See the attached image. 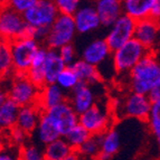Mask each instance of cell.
I'll return each instance as SVG.
<instances>
[{"instance_id": "1", "label": "cell", "mask_w": 160, "mask_h": 160, "mask_svg": "<svg viewBox=\"0 0 160 160\" xmlns=\"http://www.w3.org/2000/svg\"><path fill=\"white\" fill-rule=\"evenodd\" d=\"M160 82V58L157 52L149 53L124 78L126 90L149 95Z\"/></svg>"}, {"instance_id": "2", "label": "cell", "mask_w": 160, "mask_h": 160, "mask_svg": "<svg viewBox=\"0 0 160 160\" xmlns=\"http://www.w3.org/2000/svg\"><path fill=\"white\" fill-rule=\"evenodd\" d=\"M152 101L149 95L139 94L127 90L120 96L115 98L111 105L114 118L133 119L138 121H147L151 110Z\"/></svg>"}, {"instance_id": "3", "label": "cell", "mask_w": 160, "mask_h": 160, "mask_svg": "<svg viewBox=\"0 0 160 160\" xmlns=\"http://www.w3.org/2000/svg\"><path fill=\"white\" fill-rule=\"evenodd\" d=\"M149 53L147 48L136 38L112 52L111 63L117 76L126 78L131 69Z\"/></svg>"}, {"instance_id": "4", "label": "cell", "mask_w": 160, "mask_h": 160, "mask_svg": "<svg viewBox=\"0 0 160 160\" xmlns=\"http://www.w3.org/2000/svg\"><path fill=\"white\" fill-rule=\"evenodd\" d=\"M5 86L7 98L12 100L19 107H26L37 104L39 99L40 88L27 78L26 74H13Z\"/></svg>"}, {"instance_id": "5", "label": "cell", "mask_w": 160, "mask_h": 160, "mask_svg": "<svg viewBox=\"0 0 160 160\" xmlns=\"http://www.w3.org/2000/svg\"><path fill=\"white\" fill-rule=\"evenodd\" d=\"M76 35L78 30L72 15L59 13V16L48 29L44 44L45 47L49 49L58 51L63 46L73 44Z\"/></svg>"}, {"instance_id": "6", "label": "cell", "mask_w": 160, "mask_h": 160, "mask_svg": "<svg viewBox=\"0 0 160 160\" xmlns=\"http://www.w3.org/2000/svg\"><path fill=\"white\" fill-rule=\"evenodd\" d=\"M115 118L111 105L98 102L86 112L78 115V123L83 126L92 136H101L110 128H112Z\"/></svg>"}, {"instance_id": "7", "label": "cell", "mask_w": 160, "mask_h": 160, "mask_svg": "<svg viewBox=\"0 0 160 160\" xmlns=\"http://www.w3.org/2000/svg\"><path fill=\"white\" fill-rule=\"evenodd\" d=\"M27 26L24 16L10 8L7 3L0 2V40L11 43L27 36Z\"/></svg>"}, {"instance_id": "8", "label": "cell", "mask_w": 160, "mask_h": 160, "mask_svg": "<svg viewBox=\"0 0 160 160\" xmlns=\"http://www.w3.org/2000/svg\"><path fill=\"white\" fill-rule=\"evenodd\" d=\"M40 42L30 37H20L10 43L15 74H26L36 54L42 47Z\"/></svg>"}, {"instance_id": "9", "label": "cell", "mask_w": 160, "mask_h": 160, "mask_svg": "<svg viewBox=\"0 0 160 160\" xmlns=\"http://www.w3.org/2000/svg\"><path fill=\"white\" fill-rule=\"evenodd\" d=\"M59 13L61 12L53 0H39L22 16L27 26L30 28L48 30Z\"/></svg>"}, {"instance_id": "10", "label": "cell", "mask_w": 160, "mask_h": 160, "mask_svg": "<svg viewBox=\"0 0 160 160\" xmlns=\"http://www.w3.org/2000/svg\"><path fill=\"white\" fill-rule=\"evenodd\" d=\"M136 22H137L134 19L123 13L120 18L117 19L109 27L104 39L107 40V43L109 44L112 52L128 43L129 40L134 37Z\"/></svg>"}, {"instance_id": "11", "label": "cell", "mask_w": 160, "mask_h": 160, "mask_svg": "<svg viewBox=\"0 0 160 160\" xmlns=\"http://www.w3.org/2000/svg\"><path fill=\"white\" fill-rule=\"evenodd\" d=\"M73 19L78 34L80 35L91 34L103 27L93 2L88 0H84V2L82 1L78 10L73 13Z\"/></svg>"}, {"instance_id": "12", "label": "cell", "mask_w": 160, "mask_h": 160, "mask_svg": "<svg viewBox=\"0 0 160 160\" xmlns=\"http://www.w3.org/2000/svg\"><path fill=\"white\" fill-rule=\"evenodd\" d=\"M149 52H157L160 42V22L151 17L141 19L136 22L134 37Z\"/></svg>"}, {"instance_id": "13", "label": "cell", "mask_w": 160, "mask_h": 160, "mask_svg": "<svg viewBox=\"0 0 160 160\" xmlns=\"http://www.w3.org/2000/svg\"><path fill=\"white\" fill-rule=\"evenodd\" d=\"M43 112H45L51 118L54 124L58 129L62 137H64L71 129L78 124V114L74 111L68 101L63 102L56 107L43 111Z\"/></svg>"}, {"instance_id": "14", "label": "cell", "mask_w": 160, "mask_h": 160, "mask_svg": "<svg viewBox=\"0 0 160 160\" xmlns=\"http://www.w3.org/2000/svg\"><path fill=\"white\" fill-rule=\"evenodd\" d=\"M67 101L78 115L86 112L99 102L94 85L81 82L67 94Z\"/></svg>"}, {"instance_id": "15", "label": "cell", "mask_w": 160, "mask_h": 160, "mask_svg": "<svg viewBox=\"0 0 160 160\" xmlns=\"http://www.w3.org/2000/svg\"><path fill=\"white\" fill-rule=\"evenodd\" d=\"M112 56V49L104 38H95L88 42L81 52V59L88 62L93 66L100 67L104 65Z\"/></svg>"}, {"instance_id": "16", "label": "cell", "mask_w": 160, "mask_h": 160, "mask_svg": "<svg viewBox=\"0 0 160 160\" xmlns=\"http://www.w3.org/2000/svg\"><path fill=\"white\" fill-rule=\"evenodd\" d=\"M99 15L102 26L109 28L123 13L122 0H91Z\"/></svg>"}, {"instance_id": "17", "label": "cell", "mask_w": 160, "mask_h": 160, "mask_svg": "<svg viewBox=\"0 0 160 160\" xmlns=\"http://www.w3.org/2000/svg\"><path fill=\"white\" fill-rule=\"evenodd\" d=\"M121 134L115 127L110 128L100 136V155L98 160H110L120 151Z\"/></svg>"}, {"instance_id": "18", "label": "cell", "mask_w": 160, "mask_h": 160, "mask_svg": "<svg viewBox=\"0 0 160 160\" xmlns=\"http://www.w3.org/2000/svg\"><path fill=\"white\" fill-rule=\"evenodd\" d=\"M65 101H67V93L63 91L56 83H54L46 84L40 88L37 105L43 111H46Z\"/></svg>"}, {"instance_id": "19", "label": "cell", "mask_w": 160, "mask_h": 160, "mask_svg": "<svg viewBox=\"0 0 160 160\" xmlns=\"http://www.w3.org/2000/svg\"><path fill=\"white\" fill-rule=\"evenodd\" d=\"M42 114H43V110L40 109L37 104L20 107L16 126L22 129L29 136H32L38 126Z\"/></svg>"}, {"instance_id": "20", "label": "cell", "mask_w": 160, "mask_h": 160, "mask_svg": "<svg viewBox=\"0 0 160 160\" xmlns=\"http://www.w3.org/2000/svg\"><path fill=\"white\" fill-rule=\"evenodd\" d=\"M32 136L35 137L37 143L40 146H46V144L62 138L58 129L56 128L52 119L45 112H43V114L40 117L38 126L32 133Z\"/></svg>"}, {"instance_id": "21", "label": "cell", "mask_w": 160, "mask_h": 160, "mask_svg": "<svg viewBox=\"0 0 160 160\" xmlns=\"http://www.w3.org/2000/svg\"><path fill=\"white\" fill-rule=\"evenodd\" d=\"M158 0H122L123 12L136 22L150 17L152 7Z\"/></svg>"}, {"instance_id": "22", "label": "cell", "mask_w": 160, "mask_h": 160, "mask_svg": "<svg viewBox=\"0 0 160 160\" xmlns=\"http://www.w3.org/2000/svg\"><path fill=\"white\" fill-rule=\"evenodd\" d=\"M47 48V47H46ZM66 67L65 63L59 56L58 51L55 49H49L47 48V54L45 58V82L46 84H54L56 83V80L58 75L62 73V71Z\"/></svg>"}, {"instance_id": "23", "label": "cell", "mask_w": 160, "mask_h": 160, "mask_svg": "<svg viewBox=\"0 0 160 160\" xmlns=\"http://www.w3.org/2000/svg\"><path fill=\"white\" fill-rule=\"evenodd\" d=\"M71 67L74 69V72L76 73L81 83L96 85L98 83L102 81V75L100 69L93 65L88 64V62L83 61V59L78 58Z\"/></svg>"}, {"instance_id": "24", "label": "cell", "mask_w": 160, "mask_h": 160, "mask_svg": "<svg viewBox=\"0 0 160 160\" xmlns=\"http://www.w3.org/2000/svg\"><path fill=\"white\" fill-rule=\"evenodd\" d=\"M46 54H47V48H46L45 46H42V47L39 48L38 53L36 54L34 61H32V66L29 67L28 72L26 73L27 78L40 88H43L44 85H46L45 68H44Z\"/></svg>"}, {"instance_id": "25", "label": "cell", "mask_w": 160, "mask_h": 160, "mask_svg": "<svg viewBox=\"0 0 160 160\" xmlns=\"http://www.w3.org/2000/svg\"><path fill=\"white\" fill-rule=\"evenodd\" d=\"M18 104L15 103L11 99L7 98L0 105V129L9 131L17 124V118L19 113Z\"/></svg>"}, {"instance_id": "26", "label": "cell", "mask_w": 160, "mask_h": 160, "mask_svg": "<svg viewBox=\"0 0 160 160\" xmlns=\"http://www.w3.org/2000/svg\"><path fill=\"white\" fill-rule=\"evenodd\" d=\"M73 151L75 150H73V148L67 143L63 137L44 146L45 160H64Z\"/></svg>"}, {"instance_id": "27", "label": "cell", "mask_w": 160, "mask_h": 160, "mask_svg": "<svg viewBox=\"0 0 160 160\" xmlns=\"http://www.w3.org/2000/svg\"><path fill=\"white\" fill-rule=\"evenodd\" d=\"M15 74L10 43L0 44V81H6Z\"/></svg>"}, {"instance_id": "28", "label": "cell", "mask_w": 160, "mask_h": 160, "mask_svg": "<svg viewBox=\"0 0 160 160\" xmlns=\"http://www.w3.org/2000/svg\"><path fill=\"white\" fill-rule=\"evenodd\" d=\"M147 127L149 133L160 149V102H152L151 110L147 118Z\"/></svg>"}, {"instance_id": "29", "label": "cell", "mask_w": 160, "mask_h": 160, "mask_svg": "<svg viewBox=\"0 0 160 160\" xmlns=\"http://www.w3.org/2000/svg\"><path fill=\"white\" fill-rule=\"evenodd\" d=\"M76 152L82 160H98L100 155V136H91Z\"/></svg>"}, {"instance_id": "30", "label": "cell", "mask_w": 160, "mask_h": 160, "mask_svg": "<svg viewBox=\"0 0 160 160\" xmlns=\"http://www.w3.org/2000/svg\"><path fill=\"white\" fill-rule=\"evenodd\" d=\"M91 136L92 134L90 133L84 127L81 126L80 123H78V124H76L73 129H71L63 138H64L67 141V143L73 148V150L76 151Z\"/></svg>"}, {"instance_id": "31", "label": "cell", "mask_w": 160, "mask_h": 160, "mask_svg": "<svg viewBox=\"0 0 160 160\" xmlns=\"http://www.w3.org/2000/svg\"><path fill=\"white\" fill-rule=\"evenodd\" d=\"M78 83H80V80H78V75L71 66L65 67L56 80L57 85L67 94L72 91L73 88H75V86L78 85Z\"/></svg>"}, {"instance_id": "32", "label": "cell", "mask_w": 160, "mask_h": 160, "mask_svg": "<svg viewBox=\"0 0 160 160\" xmlns=\"http://www.w3.org/2000/svg\"><path fill=\"white\" fill-rule=\"evenodd\" d=\"M19 160H45L44 148L38 143L28 141L19 148Z\"/></svg>"}, {"instance_id": "33", "label": "cell", "mask_w": 160, "mask_h": 160, "mask_svg": "<svg viewBox=\"0 0 160 160\" xmlns=\"http://www.w3.org/2000/svg\"><path fill=\"white\" fill-rule=\"evenodd\" d=\"M7 136H8V143L9 146L15 148H22L24 144H26L29 141V134L26 133L22 129H20L19 127H13L12 129H10L9 131H7Z\"/></svg>"}, {"instance_id": "34", "label": "cell", "mask_w": 160, "mask_h": 160, "mask_svg": "<svg viewBox=\"0 0 160 160\" xmlns=\"http://www.w3.org/2000/svg\"><path fill=\"white\" fill-rule=\"evenodd\" d=\"M59 56L63 59V62L65 63L66 66H72L75 62L78 61V51L73 44H68V45H65L58 49Z\"/></svg>"}, {"instance_id": "35", "label": "cell", "mask_w": 160, "mask_h": 160, "mask_svg": "<svg viewBox=\"0 0 160 160\" xmlns=\"http://www.w3.org/2000/svg\"><path fill=\"white\" fill-rule=\"evenodd\" d=\"M59 12L64 15H72L78 10L82 0H53Z\"/></svg>"}, {"instance_id": "36", "label": "cell", "mask_w": 160, "mask_h": 160, "mask_svg": "<svg viewBox=\"0 0 160 160\" xmlns=\"http://www.w3.org/2000/svg\"><path fill=\"white\" fill-rule=\"evenodd\" d=\"M38 1L39 0H8L6 3L13 10H16L17 12L24 15L27 10H29L32 7H34Z\"/></svg>"}, {"instance_id": "37", "label": "cell", "mask_w": 160, "mask_h": 160, "mask_svg": "<svg viewBox=\"0 0 160 160\" xmlns=\"http://www.w3.org/2000/svg\"><path fill=\"white\" fill-rule=\"evenodd\" d=\"M0 160H19V149L7 146L0 151Z\"/></svg>"}, {"instance_id": "38", "label": "cell", "mask_w": 160, "mask_h": 160, "mask_svg": "<svg viewBox=\"0 0 160 160\" xmlns=\"http://www.w3.org/2000/svg\"><path fill=\"white\" fill-rule=\"evenodd\" d=\"M150 17L152 19H155L157 22H160V0H158L155 3V6L152 7L151 12H150Z\"/></svg>"}, {"instance_id": "39", "label": "cell", "mask_w": 160, "mask_h": 160, "mask_svg": "<svg viewBox=\"0 0 160 160\" xmlns=\"http://www.w3.org/2000/svg\"><path fill=\"white\" fill-rule=\"evenodd\" d=\"M7 146H9L7 131L2 130V129H0V151H1L2 149H5Z\"/></svg>"}, {"instance_id": "40", "label": "cell", "mask_w": 160, "mask_h": 160, "mask_svg": "<svg viewBox=\"0 0 160 160\" xmlns=\"http://www.w3.org/2000/svg\"><path fill=\"white\" fill-rule=\"evenodd\" d=\"M149 98L151 99L152 102H160V82L149 94Z\"/></svg>"}, {"instance_id": "41", "label": "cell", "mask_w": 160, "mask_h": 160, "mask_svg": "<svg viewBox=\"0 0 160 160\" xmlns=\"http://www.w3.org/2000/svg\"><path fill=\"white\" fill-rule=\"evenodd\" d=\"M7 99V92H6L5 86L2 85V82L0 81V105L2 104V102Z\"/></svg>"}, {"instance_id": "42", "label": "cell", "mask_w": 160, "mask_h": 160, "mask_svg": "<svg viewBox=\"0 0 160 160\" xmlns=\"http://www.w3.org/2000/svg\"><path fill=\"white\" fill-rule=\"evenodd\" d=\"M64 160H82V159H81L80 155H78V152H76V151H73L72 153L67 156V157L65 158Z\"/></svg>"}, {"instance_id": "43", "label": "cell", "mask_w": 160, "mask_h": 160, "mask_svg": "<svg viewBox=\"0 0 160 160\" xmlns=\"http://www.w3.org/2000/svg\"><path fill=\"white\" fill-rule=\"evenodd\" d=\"M7 1H8V0H0V2L1 3H6Z\"/></svg>"}, {"instance_id": "44", "label": "cell", "mask_w": 160, "mask_h": 160, "mask_svg": "<svg viewBox=\"0 0 160 160\" xmlns=\"http://www.w3.org/2000/svg\"><path fill=\"white\" fill-rule=\"evenodd\" d=\"M0 44H1V40H0Z\"/></svg>"}, {"instance_id": "45", "label": "cell", "mask_w": 160, "mask_h": 160, "mask_svg": "<svg viewBox=\"0 0 160 160\" xmlns=\"http://www.w3.org/2000/svg\"><path fill=\"white\" fill-rule=\"evenodd\" d=\"M159 46H160V42H159Z\"/></svg>"}, {"instance_id": "46", "label": "cell", "mask_w": 160, "mask_h": 160, "mask_svg": "<svg viewBox=\"0 0 160 160\" xmlns=\"http://www.w3.org/2000/svg\"><path fill=\"white\" fill-rule=\"evenodd\" d=\"M82 1H83V0H82Z\"/></svg>"}]
</instances>
